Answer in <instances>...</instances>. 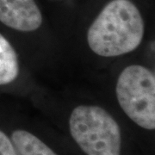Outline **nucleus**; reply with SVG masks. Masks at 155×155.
I'll use <instances>...</instances> for the list:
<instances>
[{
    "label": "nucleus",
    "mask_w": 155,
    "mask_h": 155,
    "mask_svg": "<svg viewBox=\"0 0 155 155\" xmlns=\"http://www.w3.org/2000/svg\"><path fill=\"white\" fill-rule=\"evenodd\" d=\"M19 74L17 53L5 36L0 34V84L14 81Z\"/></svg>",
    "instance_id": "6"
},
{
    "label": "nucleus",
    "mask_w": 155,
    "mask_h": 155,
    "mask_svg": "<svg viewBox=\"0 0 155 155\" xmlns=\"http://www.w3.org/2000/svg\"><path fill=\"white\" fill-rule=\"evenodd\" d=\"M72 137L86 155H121L122 134L116 121L98 106L79 105L69 118Z\"/></svg>",
    "instance_id": "2"
},
{
    "label": "nucleus",
    "mask_w": 155,
    "mask_h": 155,
    "mask_svg": "<svg viewBox=\"0 0 155 155\" xmlns=\"http://www.w3.org/2000/svg\"><path fill=\"white\" fill-rule=\"evenodd\" d=\"M116 93L122 110L135 124L155 128L154 73L140 65L127 67L119 75Z\"/></svg>",
    "instance_id": "3"
},
{
    "label": "nucleus",
    "mask_w": 155,
    "mask_h": 155,
    "mask_svg": "<svg viewBox=\"0 0 155 155\" xmlns=\"http://www.w3.org/2000/svg\"><path fill=\"white\" fill-rule=\"evenodd\" d=\"M11 141L18 155H58L35 134L17 129L11 134Z\"/></svg>",
    "instance_id": "5"
},
{
    "label": "nucleus",
    "mask_w": 155,
    "mask_h": 155,
    "mask_svg": "<svg viewBox=\"0 0 155 155\" xmlns=\"http://www.w3.org/2000/svg\"><path fill=\"white\" fill-rule=\"evenodd\" d=\"M144 21L130 0H112L102 10L87 33L89 47L103 57H116L138 48L144 36Z\"/></svg>",
    "instance_id": "1"
},
{
    "label": "nucleus",
    "mask_w": 155,
    "mask_h": 155,
    "mask_svg": "<svg viewBox=\"0 0 155 155\" xmlns=\"http://www.w3.org/2000/svg\"><path fill=\"white\" fill-rule=\"evenodd\" d=\"M0 22L22 32L35 31L42 23V16L35 0H0Z\"/></svg>",
    "instance_id": "4"
},
{
    "label": "nucleus",
    "mask_w": 155,
    "mask_h": 155,
    "mask_svg": "<svg viewBox=\"0 0 155 155\" xmlns=\"http://www.w3.org/2000/svg\"><path fill=\"white\" fill-rule=\"evenodd\" d=\"M0 155H18L11 140L0 130Z\"/></svg>",
    "instance_id": "7"
}]
</instances>
